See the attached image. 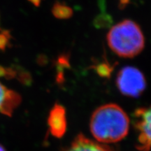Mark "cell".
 <instances>
[{
    "mask_svg": "<svg viewBox=\"0 0 151 151\" xmlns=\"http://www.w3.org/2000/svg\"><path fill=\"white\" fill-rule=\"evenodd\" d=\"M65 151H112L109 147L79 135Z\"/></svg>",
    "mask_w": 151,
    "mask_h": 151,
    "instance_id": "8992f818",
    "label": "cell"
},
{
    "mask_svg": "<svg viewBox=\"0 0 151 151\" xmlns=\"http://www.w3.org/2000/svg\"><path fill=\"white\" fill-rule=\"evenodd\" d=\"M16 74V72L13 69H6V68L0 66V77H9V78H13Z\"/></svg>",
    "mask_w": 151,
    "mask_h": 151,
    "instance_id": "8fae6325",
    "label": "cell"
},
{
    "mask_svg": "<svg viewBox=\"0 0 151 151\" xmlns=\"http://www.w3.org/2000/svg\"><path fill=\"white\" fill-rule=\"evenodd\" d=\"M11 36L7 32L0 33V50H4L9 44Z\"/></svg>",
    "mask_w": 151,
    "mask_h": 151,
    "instance_id": "30bf717a",
    "label": "cell"
},
{
    "mask_svg": "<svg viewBox=\"0 0 151 151\" xmlns=\"http://www.w3.org/2000/svg\"><path fill=\"white\" fill-rule=\"evenodd\" d=\"M106 38L109 48L120 58H134L145 47L141 27L131 20H124L113 26Z\"/></svg>",
    "mask_w": 151,
    "mask_h": 151,
    "instance_id": "7a4b0ae2",
    "label": "cell"
},
{
    "mask_svg": "<svg viewBox=\"0 0 151 151\" xmlns=\"http://www.w3.org/2000/svg\"><path fill=\"white\" fill-rule=\"evenodd\" d=\"M51 11L55 18L60 19V20L69 19L73 15V9L70 6L63 3L60 2V1H55V2L52 7Z\"/></svg>",
    "mask_w": 151,
    "mask_h": 151,
    "instance_id": "52a82bcc",
    "label": "cell"
},
{
    "mask_svg": "<svg viewBox=\"0 0 151 151\" xmlns=\"http://www.w3.org/2000/svg\"><path fill=\"white\" fill-rule=\"evenodd\" d=\"M137 113L139 149L148 150L151 148V106L149 108L140 109Z\"/></svg>",
    "mask_w": 151,
    "mask_h": 151,
    "instance_id": "277c9868",
    "label": "cell"
},
{
    "mask_svg": "<svg viewBox=\"0 0 151 151\" xmlns=\"http://www.w3.org/2000/svg\"><path fill=\"white\" fill-rule=\"evenodd\" d=\"M0 151H6V150H5V148H4L1 145H0Z\"/></svg>",
    "mask_w": 151,
    "mask_h": 151,
    "instance_id": "9a60e30c",
    "label": "cell"
},
{
    "mask_svg": "<svg viewBox=\"0 0 151 151\" xmlns=\"http://www.w3.org/2000/svg\"><path fill=\"white\" fill-rule=\"evenodd\" d=\"M113 22V17L110 14L102 11L101 14H99L93 20L94 27L97 29H106L112 26Z\"/></svg>",
    "mask_w": 151,
    "mask_h": 151,
    "instance_id": "ba28073f",
    "label": "cell"
},
{
    "mask_svg": "<svg viewBox=\"0 0 151 151\" xmlns=\"http://www.w3.org/2000/svg\"><path fill=\"white\" fill-rule=\"evenodd\" d=\"M20 100V95L14 91L8 90L0 83V113L11 116Z\"/></svg>",
    "mask_w": 151,
    "mask_h": 151,
    "instance_id": "5b68a950",
    "label": "cell"
},
{
    "mask_svg": "<svg viewBox=\"0 0 151 151\" xmlns=\"http://www.w3.org/2000/svg\"><path fill=\"white\" fill-rule=\"evenodd\" d=\"M90 132L99 142L116 143L127 136L129 120L119 106L108 104L96 109L90 120Z\"/></svg>",
    "mask_w": 151,
    "mask_h": 151,
    "instance_id": "6da1fadb",
    "label": "cell"
},
{
    "mask_svg": "<svg viewBox=\"0 0 151 151\" xmlns=\"http://www.w3.org/2000/svg\"><path fill=\"white\" fill-rule=\"evenodd\" d=\"M37 62L40 65H45L48 63V58H47L46 55H41L38 57Z\"/></svg>",
    "mask_w": 151,
    "mask_h": 151,
    "instance_id": "7c38bea8",
    "label": "cell"
},
{
    "mask_svg": "<svg viewBox=\"0 0 151 151\" xmlns=\"http://www.w3.org/2000/svg\"><path fill=\"white\" fill-rule=\"evenodd\" d=\"M91 68L94 69L100 76L109 78L111 76V73L113 72L114 67L111 65L106 59H104L101 62L92 66Z\"/></svg>",
    "mask_w": 151,
    "mask_h": 151,
    "instance_id": "9c48e42d",
    "label": "cell"
},
{
    "mask_svg": "<svg viewBox=\"0 0 151 151\" xmlns=\"http://www.w3.org/2000/svg\"><path fill=\"white\" fill-rule=\"evenodd\" d=\"M131 0H119L118 2V7L119 9L123 10L129 4Z\"/></svg>",
    "mask_w": 151,
    "mask_h": 151,
    "instance_id": "4fadbf2b",
    "label": "cell"
},
{
    "mask_svg": "<svg viewBox=\"0 0 151 151\" xmlns=\"http://www.w3.org/2000/svg\"><path fill=\"white\" fill-rule=\"evenodd\" d=\"M28 1H30V2L34 6H35L39 7L41 4V0H28Z\"/></svg>",
    "mask_w": 151,
    "mask_h": 151,
    "instance_id": "5bb4252c",
    "label": "cell"
},
{
    "mask_svg": "<svg viewBox=\"0 0 151 151\" xmlns=\"http://www.w3.org/2000/svg\"><path fill=\"white\" fill-rule=\"evenodd\" d=\"M116 84L123 95L138 97L146 88V78L143 73L134 67L122 68L117 75Z\"/></svg>",
    "mask_w": 151,
    "mask_h": 151,
    "instance_id": "3957f363",
    "label": "cell"
}]
</instances>
